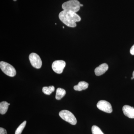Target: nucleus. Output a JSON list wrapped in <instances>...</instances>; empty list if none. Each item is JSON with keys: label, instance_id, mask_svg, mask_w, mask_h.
I'll return each instance as SVG.
<instances>
[{"label": "nucleus", "instance_id": "19", "mask_svg": "<svg viewBox=\"0 0 134 134\" xmlns=\"http://www.w3.org/2000/svg\"><path fill=\"white\" fill-rule=\"evenodd\" d=\"M80 6H81V7H83V4H81Z\"/></svg>", "mask_w": 134, "mask_h": 134}, {"label": "nucleus", "instance_id": "21", "mask_svg": "<svg viewBox=\"0 0 134 134\" xmlns=\"http://www.w3.org/2000/svg\"><path fill=\"white\" fill-rule=\"evenodd\" d=\"M13 1H16L17 0H13Z\"/></svg>", "mask_w": 134, "mask_h": 134}, {"label": "nucleus", "instance_id": "20", "mask_svg": "<svg viewBox=\"0 0 134 134\" xmlns=\"http://www.w3.org/2000/svg\"><path fill=\"white\" fill-rule=\"evenodd\" d=\"M133 77H131V79H133Z\"/></svg>", "mask_w": 134, "mask_h": 134}, {"label": "nucleus", "instance_id": "6", "mask_svg": "<svg viewBox=\"0 0 134 134\" xmlns=\"http://www.w3.org/2000/svg\"><path fill=\"white\" fill-rule=\"evenodd\" d=\"M97 106L99 110L108 113L112 112V107L111 104L106 100H99L97 104Z\"/></svg>", "mask_w": 134, "mask_h": 134}, {"label": "nucleus", "instance_id": "1", "mask_svg": "<svg viewBox=\"0 0 134 134\" xmlns=\"http://www.w3.org/2000/svg\"><path fill=\"white\" fill-rule=\"evenodd\" d=\"M59 18L64 24L69 27H75L76 22L80 21L81 18L76 13L69 10H63L60 12Z\"/></svg>", "mask_w": 134, "mask_h": 134}, {"label": "nucleus", "instance_id": "10", "mask_svg": "<svg viewBox=\"0 0 134 134\" xmlns=\"http://www.w3.org/2000/svg\"><path fill=\"white\" fill-rule=\"evenodd\" d=\"M89 84L85 81L79 82L78 85L74 86V89L77 91H81L83 90H85L88 88Z\"/></svg>", "mask_w": 134, "mask_h": 134}, {"label": "nucleus", "instance_id": "16", "mask_svg": "<svg viewBox=\"0 0 134 134\" xmlns=\"http://www.w3.org/2000/svg\"><path fill=\"white\" fill-rule=\"evenodd\" d=\"M0 134H7V130L3 128H0Z\"/></svg>", "mask_w": 134, "mask_h": 134}, {"label": "nucleus", "instance_id": "5", "mask_svg": "<svg viewBox=\"0 0 134 134\" xmlns=\"http://www.w3.org/2000/svg\"><path fill=\"white\" fill-rule=\"evenodd\" d=\"M29 59L32 66L38 69L41 68L42 65V61L38 54L36 53H31L29 55Z\"/></svg>", "mask_w": 134, "mask_h": 134}, {"label": "nucleus", "instance_id": "14", "mask_svg": "<svg viewBox=\"0 0 134 134\" xmlns=\"http://www.w3.org/2000/svg\"><path fill=\"white\" fill-rule=\"evenodd\" d=\"M26 121H25L23 123L21 124L17 128L16 130L15 134H21L23 130L24 129L25 127L26 126Z\"/></svg>", "mask_w": 134, "mask_h": 134}, {"label": "nucleus", "instance_id": "4", "mask_svg": "<svg viewBox=\"0 0 134 134\" xmlns=\"http://www.w3.org/2000/svg\"><path fill=\"white\" fill-rule=\"evenodd\" d=\"M0 68L2 72L8 76L14 77L16 75V70L15 68L8 63L1 62Z\"/></svg>", "mask_w": 134, "mask_h": 134}, {"label": "nucleus", "instance_id": "3", "mask_svg": "<svg viewBox=\"0 0 134 134\" xmlns=\"http://www.w3.org/2000/svg\"><path fill=\"white\" fill-rule=\"evenodd\" d=\"M60 117L71 125H75L77 123V120L75 115L68 110H63L59 113Z\"/></svg>", "mask_w": 134, "mask_h": 134}, {"label": "nucleus", "instance_id": "22", "mask_svg": "<svg viewBox=\"0 0 134 134\" xmlns=\"http://www.w3.org/2000/svg\"><path fill=\"white\" fill-rule=\"evenodd\" d=\"M63 29H64V28H65V27H64V26H63Z\"/></svg>", "mask_w": 134, "mask_h": 134}, {"label": "nucleus", "instance_id": "12", "mask_svg": "<svg viewBox=\"0 0 134 134\" xmlns=\"http://www.w3.org/2000/svg\"><path fill=\"white\" fill-rule=\"evenodd\" d=\"M8 103L6 101H2L0 103V113L4 114L7 111L9 107Z\"/></svg>", "mask_w": 134, "mask_h": 134}, {"label": "nucleus", "instance_id": "18", "mask_svg": "<svg viewBox=\"0 0 134 134\" xmlns=\"http://www.w3.org/2000/svg\"><path fill=\"white\" fill-rule=\"evenodd\" d=\"M133 78L134 79V70L133 72Z\"/></svg>", "mask_w": 134, "mask_h": 134}, {"label": "nucleus", "instance_id": "15", "mask_svg": "<svg viewBox=\"0 0 134 134\" xmlns=\"http://www.w3.org/2000/svg\"><path fill=\"white\" fill-rule=\"evenodd\" d=\"M92 134H104L99 127L95 125L92 127Z\"/></svg>", "mask_w": 134, "mask_h": 134}, {"label": "nucleus", "instance_id": "9", "mask_svg": "<svg viewBox=\"0 0 134 134\" xmlns=\"http://www.w3.org/2000/svg\"><path fill=\"white\" fill-rule=\"evenodd\" d=\"M108 69V66L106 63H104L99 65L95 70V73L96 76H99L104 74Z\"/></svg>", "mask_w": 134, "mask_h": 134}, {"label": "nucleus", "instance_id": "8", "mask_svg": "<svg viewBox=\"0 0 134 134\" xmlns=\"http://www.w3.org/2000/svg\"><path fill=\"white\" fill-rule=\"evenodd\" d=\"M123 113L126 116L130 118L134 119V108L130 106L125 105L122 107Z\"/></svg>", "mask_w": 134, "mask_h": 134}, {"label": "nucleus", "instance_id": "2", "mask_svg": "<svg viewBox=\"0 0 134 134\" xmlns=\"http://www.w3.org/2000/svg\"><path fill=\"white\" fill-rule=\"evenodd\" d=\"M81 3L77 0H70L64 2L62 5L63 10H69L76 13L80 10Z\"/></svg>", "mask_w": 134, "mask_h": 134}, {"label": "nucleus", "instance_id": "23", "mask_svg": "<svg viewBox=\"0 0 134 134\" xmlns=\"http://www.w3.org/2000/svg\"><path fill=\"white\" fill-rule=\"evenodd\" d=\"M8 104H9V105H10V104H9V103H8Z\"/></svg>", "mask_w": 134, "mask_h": 134}, {"label": "nucleus", "instance_id": "11", "mask_svg": "<svg viewBox=\"0 0 134 134\" xmlns=\"http://www.w3.org/2000/svg\"><path fill=\"white\" fill-rule=\"evenodd\" d=\"M66 93V91L64 89L58 88L56 90L55 99L57 100H60L65 96Z\"/></svg>", "mask_w": 134, "mask_h": 134}, {"label": "nucleus", "instance_id": "7", "mask_svg": "<svg viewBox=\"0 0 134 134\" xmlns=\"http://www.w3.org/2000/svg\"><path fill=\"white\" fill-rule=\"evenodd\" d=\"M66 65L65 62L62 60H55L52 63V68L55 73L61 74L63 72Z\"/></svg>", "mask_w": 134, "mask_h": 134}, {"label": "nucleus", "instance_id": "17", "mask_svg": "<svg viewBox=\"0 0 134 134\" xmlns=\"http://www.w3.org/2000/svg\"><path fill=\"white\" fill-rule=\"evenodd\" d=\"M130 53L132 55H134V44L130 48Z\"/></svg>", "mask_w": 134, "mask_h": 134}, {"label": "nucleus", "instance_id": "13", "mask_svg": "<svg viewBox=\"0 0 134 134\" xmlns=\"http://www.w3.org/2000/svg\"><path fill=\"white\" fill-rule=\"evenodd\" d=\"M55 90V88L53 86H50L47 87V86H44L43 87L42 89V91L43 93L46 95H50Z\"/></svg>", "mask_w": 134, "mask_h": 134}]
</instances>
